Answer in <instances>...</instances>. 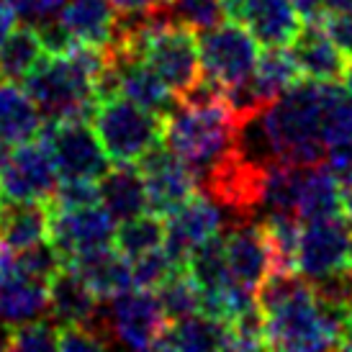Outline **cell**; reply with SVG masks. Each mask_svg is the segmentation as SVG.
<instances>
[{
	"label": "cell",
	"instance_id": "cell-49",
	"mask_svg": "<svg viewBox=\"0 0 352 352\" xmlns=\"http://www.w3.org/2000/svg\"><path fill=\"white\" fill-rule=\"evenodd\" d=\"M344 273H347V278H350V283H352V245H350V257H347V267H344Z\"/></svg>",
	"mask_w": 352,
	"mask_h": 352
},
{
	"label": "cell",
	"instance_id": "cell-28",
	"mask_svg": "<svg viewBox=\"0 0 352 352\" xmlns=\"http://www.w3.org/2000/svg\"><path fill=\"white\" fill-rule=\"evenodd\" d=\"M301 78L303 75L298 65H296L291 50L288 47H270V50H265L260 54L250 82H252V88L257 90V96L265 103H273L283 90H288Z\"/></svg>",
	"mask_w": 352,
	"mask_h": 352
},
{
	"label": "cell",
	"instance_id": "cell-25",
	"mask_svg": "<svg viewBox=\"0 0 352 352\" xmlns=\"http://www.w3.org/2000/svg\"><path fill=\"white\" fill-rule=\"evenodd\" d=\"M59 19L78 44L108 50L113 41L116 8L111 0H67Z\"/></svg>",
	"mask_w": 352,
	"mask_h": 352
},
{
	"label": "cell",
	"instance_id": "cell-18",
	"mask_svg": "<svg viewBox=\"0 0 352 352\" xmlns=\"http://www.w3.org/2000/svg\"><path fill=\"white\" fill-rule=\"evenodd\" d=\"M303 175H306V165L270 162V165L265 167L263 186H260V204H257V216L254 219L257 221L298 219Z\"/></svg>",
	"mask_w": 352,
	"mask_h": 352
},
{
	"label": "cell",
	"instance_id": "cell-13",
	"mask_svg": "<svg viewBox=\"0 0 352 352\" xmlns=\"http://www.w3.org/2000/svg\"><path fill=\"white\" fill-rule=\"evenodd\" d=\"M224 239L229 280L257 296L260 283L275 270L273 242L267 236L265 224L257 219L232 221L224 229Z\"/></svg>",
	"mask_w": 352,
	"mask_h": 352
},
{
	"label": "cell",
	"instance_id": "cell-38",
	"mask_svg": "<svg viewBox=\"0 0 352 352\" xmlns=\"http://www.w3.org/2000/svg\"><path fill=\"white\" fill-rule=\"evenodd\" d=\"M50 204H52V206H59V208H80V206L100 204L98 180H80V177H62Z\"/></svg>",
	"mask_w": 352,
	"mask_h": 352
},
{
	"label": "cell",
	"instance_id": "cell-39",
	"mask_svg": "<svg viewBox=\"0 0 352 352\" xmlns=\"http://www.w3.org/2000/svg\"><path fill=\"white\" fill-rule=\"evenodd\" d=\"M57 350L62 352H98L106 350V342L98 334H93L85 324H67L59 327V344Z\"/></svg>",
	"mask_w": 352,
	"mask_h": 352
},
{
	"label": "cell",
	"instance_id": "cell-9",
	"mask_svg": "<svg viewBox=\"0 0 352 352\" xmlns=\"http://www.w3.org/2000/svg\"><path fill=\"white\" fill-rule=\"evenodd\" d=\"M108 332L113 344L134 350H155L160 334L165 332L167 316L152 288H129L113 298H100Z\"/></svg>",
	"mask_w": 352,
	"mask_h": 352
},
{
	"label": "cell",
	"instance_id": "cell-14",
	"mask_svg": "<svg viewBox=\"0 0 352 352\" xmlns=\"http://www.w3.org/2000/svg\"><path fill=\"white\" fill-rule=\"evenodd\" d=\"M224 224H232V219L214 198L206 193H196L188 198L177 211L165 216V250L175 260L177 267H186L188 254L204 239L219 234Z\"/></svg>",
	"mask_w": 352,
	"mask_h": 352
},
{
	"label": "cell",
	"instance_id": "cell-20",
	"mask_svg": "<svg viewBox=\"0 0 352 352\" xmlns=\"http://www.w3.org/2000/svg\"><path fill=\"white\" fill-rule=\"evenodd\" d=\"M47 291H50V319L57 327L85 324L100 301L88 280L69 265H65L47 283Z\"/></svg>",
	"mask_w": 352,
	"mask_h": 352
},
{
	"label": "cell",
	"instance_id": "cell-3",
	"mask_svg": "<svg viewBox=\"0 0 352 352\" xmlns=\"http://www.w3.org/2000/svg\"><path fill=\"white\" fill-rule=\"evenodd\" d=\"M263 126L280 162L322 165L327 155L322 134V82L298 80L263 111Z\"/></svg>",
	"mask_w": 352,
	"mask_h": 352
},
{
	"label": "cell",
	"instance_id": "cell-48",
	"mask_svg": "<svg viewBox=\"0 0 352 352\" xmlns=\"http://www.w3.org/2000/svg\"><path fill=\"white\" fill-rule=\"evenodd\" d=\"M344 90L352 96V62H347V69H344Z\"/></svg>",
	"mask_w": 352,
	"mask_h": 352
},
{
	"label": "cell",
	"instance_id": "cell-23",
	"mask_svg": "<svg viewBox=\"0 0 352 352\" xmlns=\"http://www.w3.org/2000/svg\"><path fill=\"white\" fill-rule=\"evenodd\" d=\"M41 129H44V116L39 106L21 85H16L13 80H6L0 85V137L10 147H19L39 139Z\"/></svg>",
	"mask_w": 352,
	"mask_h": 352
},
{
	"label": "cell",
	"instance_id": "cell-27",
	"mask_svg": "<svg viewBox=\"0 0 352 352\" xmlns=\"http://www.w3.org/2000/svg\"><path fill=\"white\" fill-rule=\"evenodd\" d=\"M342 216V188L334 173L324 165H309L303 175L301 204H298V219L314 221V219H329Z\"/></svg>",
	"mask_w": 352,
	"mask_h": 352
},
{
	"label": "cell",
	"instance_id": "cell-6",
	"mask_svg": "<svg viewBox=\"0 0 352 352\" xmlns=\"http://www.w3.org/2000/svg\"><path fill=\"white\" fill-rule=\"evenodd\" d=\"M139 57L165 80V85L175 93L177 100L204 75L196 31L186 29L175 21L152 31L139 47Z\"/></svg>",
	"mask_w": 352,
	"mask_h": 352
},
{
	"label": "cell",
	"instance_id": "cell-2",
	"mask_svg": "<svg viewBox=\"0 0 352 352\" xmlns=\"http://www.w3.org/2000/svg\"><path fill=\"white\" fill-rule=\"evenodd\" d=\"M239 118L226 103V96L214 103L177 100L175 111L165 118V144L186 160L196 183L211 175L236 149Z\"/></svg>",
	"mask_w": 352,
	"mask_h": 352
},
{
	"label": "cell",
	"instance_id": "cell-46",
	"mask_svg": "<svg viewBox=\"0 0 352 352\" xmlns=\"http://www.w3.org/2000/svg\"><path fill=\"white\" fill-rule=\"evenodd\" d=\"M324 3H327V10H340L352 6V0H324Z\"/></svg>",
	"mask_w": 352,
	"mask_h": 352
},
{
	"label": "cell",
	"instance_id": "cell-29",
	"mask_svg": "<svg viewBox=\"0 0 352 352\" xmlns=\"http://www.w3.org/2000/svg\"><path fill=\"white\" fill-rule=\"evenodd\" d=\"M186 270L196 280L201 294H214V291H221L229 285L224 229L193 247V252L188 254L186 260Z\"/></svg>",
	"mask_w": 352,
	"mask_h": 352
},
{
	"label": "cell",
	"instance_id": "cell-21",
	"mask_svg": "<svg viewBox=\"0 0 352 352\" xmlns=\"http://www.w3.org/2000/svg\"><path fill=\"white\" fill-rule=\"evenodd\" d=\"M69 267H75L88 285L96 291L98 298H113L134 288V275H131V260L121 254L116 247H98L85 254H78Z\"/></svg>",
	"mask_w": 352,
	"mask_h": 352
},
{
	"label": "cell",
	"instance_id": "cell-24",
	"mask_svg": "<svg viewBox=\"0 0 352 352\" xmlns=\"http://www.w3.org/2000/svg\"><path fill=\"white\" fill-rule=\"evenodd\" d=\"M229 334L226 322H219L206 314H193L186 319L167 322L165 332L160 334L155 350L170 352H206V350H226Z\"/></svg>",
	"mask_w": 352,
	"mask_h": 352
},
{
	"label": "cell",
	"instance_id": "cell-17",
	"mask_svg": "<svg viewBox=\"0 0 352 352\" xmlns=\"http://www.w3.org/2000/svg\"><path fill=\"white\" fill-rule=\"evenodd\" d=\"M44 316H50L47 283L26 275L16 263V267L0 275V324L13 329Z\"/></svg>",
	"mask_w": 352,
	"mask_h": 352
},
{
	"label": "cell",
	"instance_id": "cell-45",
	"mask_svg": "<svg viewBox=\"0 0 352 352\" xmlns=\"http://www.w3.org/2000/svg\"><path fill=\"white\" fill-rule=\"evenodd\" d=\"M340 350H352V311L347 316V324H344L342 332V342H340Z\"/></svg>",
	"mask_w": 352,
	"mask_h": 352
},
{
	"label": "cell",
	"instance_id": "cell-40",
	"mask_svg": "<svg viewBox=\"0 0 352 352\" xmlns=\"http://www.w3.org/2000/svg\"><path fill=\"white\" fill-rule=\"evenodd\" d=\"M36 31H39V39H41V47L47 54H67L78 41L75 36L69 34V29L62 23V19H50V21H41L36 23Z\"/></svg>",
	"mask_w": 352,
	"mask_h": 352
},
{
	"label": "cell",
	"instance_id": "cell-33",
	"mask_svg": "<svg viewBox=\"0 0 352 352\" xmlns=\"http://www.w3.org/2000/svg\"><path fill=\"white\" fill-rule=\"evenodd\" d=\"M157 298L165 309L167 322L175 319H186L193 314H201V288L196 285V280L188 275L186 267H180L175 273L165 278L162 283L155 288Z\"/></svg>",
	"mask_w": 352,
	"mask_h": 352
},
{
	"label": "cell",
	"instance_id": "cell-34",
	"mask_svg": "<svg viewBox=\"0 0 352 352\" xmlns=\"http://www.w3.org/2000/svg\"><path fill=\"white\" fill-rule=\"evenodd\" d=\"M170 16L175 23L196 34L216 29L219 23L229 19L224 0H170Z\"/></svg>",
	"mask_w": 352,
	"mask_h": 352
},
{
	"label": "cell",
	"instance_id": "cell-36",
	"mask_svg": "<svg viewBox=\"0 0 352 352\" xmlns=\"http://www.w3.org/2000/svg\"><path fill=\"white\" fill-rule=\"evenodd\" d=\"M180 270L175 265V260L167 254L165 245L157 247V250H149V252L139 254L131 260V275H134V288H152L155 291L157 285L162 283L165 278Z\"/></svg>",
	"mask_w": 352,
	"mask_h": 352
},
{
	"label": "cell",
	"instance_id": "cell-31",
	"mask_svg": "<svg viewBox=\"0 0 352 352\" xmlns=\"http://www.w3.org/2000/svg\"><path fill=\"white\" fill-rule=\"evenodd\" d=\"M162 245H165V219L152 211L131 216L126 221H118L116 234H113V247L121 254H126L129 260Z\"/></svg>",
	"mask_w": 352,
	"mask_h": 352
},
{
	"label": "cell",
	"instance_id": "cell-4",
	"mask_svg": "<svg viewBox=\"0 0 352 352\" xmlns=\"http://www.w3.org/2000/svg\"><path fill=\"white\" fill-rule=\"evenodd\" d=\"M90 124L116 165H137L155 144L165 142V121L124 96L98 100Z\"/></svg>",
	"mask_w": 352,
	"mask_h": 352
},
{
	"label": "cell",
	"instance_id": "cell-12",
	"mask_svg": "<svg viewBox=\"0 0 352 352\" xmlns=\"http://www.w3.org/2000/svg\"><path fill=\"white\" fill-rule=\"evenodd\" d=\"M147 188V206L157 216H170L198 193V183L186 160L160 142L137 162Z\"/></svg>",
	"mask_w": 352,
	"mask_h": 352
},
{
	"label": "cell",
	"instance_id": "cell-15",
	"mask_svg": "<svg viewBox=\"0 0 352 352\" xmlns=\"http://www.w3.org/2000/svg\"><path fill=\"white\" fill-rule=\"evenodd\" d=\"M111 67L118 80V96L129 98L131 103L147 108L165 121L177 106V96L165 85V80L157 75L142 57L126 54V52H108Z\"/></svg>",
	"mask_w": 352,
	"mask_h": 352
},
{
	"label": "cell",
	"instance_id": "cell-5",
	"mask_svg": "<svg viewBox=\"0 0 352 352\" xmlns=\"http://www.w3.org/2000/svg\"><path fill=\"white\" fill-rule=\"evenodd\" d=\"M41 142L47 144L54 167L62 177L100 180L111 170V157L100 144L90 118H57L44 121Z\"/></svg>",
	"mask_w": 352,
	"mask_h": 352
},
{
	"label": "cell",
	"instance_id": "cell-43",
	"mask_svg": "<svg viewBox=\"0 0 352 352\" xmlns=\"http://www.w3.org/2000/svg\"><path fill=\"white\" fill-rule=\"evenodd\" d=\"M116 13H149L165 8L170 0H111Z\"/></svg>",
	"mask_w": 352,
	"mask_h": 352
},
{
	"label": "cell",
	"instance_id": "cell-11",
	"mask_svg": "<svg viewBox=\"0 0 352 352\" xmlns=\"http://www.w3.org/2000/svg\"><path fill=\"white\" fill-rule=\"evenodd\" d=\"M116 219L108 214L103 204L59 208L50 204V242L57 247L65 265L78 254L113 245Z\"/></svg>",
	"mask_w": 352,
	"mask_h": 352
},
{
	"label": "cell",
	"instance_id": "cell-10",
	"mask_svg": "<svg viewBox=\"0 0 352 352\" xmlns=\"http://www.w3.org/2000/svg\"><path fill=\"white\" fill-rule=\"evenodd\" d=\"M59 186V173L44 142L19 144L0 167V198L3 201H52Z\"/></svg>",
	"mask_w": 352,
	"mask_h": 352
},
{
	"label": "cell",
	"instance_id": "cell-32",
	"mask_svg": "<svg viewBox=\"0 0 352 352\" xmlns=\"http://www.w3.org/2000/svg\"><path fill=\"white\" fill-rule=\"evenodd\" d=\"M322 134L327 147L352 142V96L337 82H322Z\"/></svg>",
	"mask_w": 352,
	"mask_h": 352
},
{
	"label": "cell",
	"instance_id": "cell-26",
	"mask_svg": "<svg viewBox=\"0 0 352 352\" xmlns=\"http://www.w3.org/2000/svg\"><path fill=\"white\" fill-rule=\"evenodd\" d=\"M100 204L116 221H126L131 216L144 214L147 206V188L137 165L111 167L98 180Z\"/></svg>",
	"mask_w": 352,
	"mask_h": 352
},
{
	"label": "cell",
	"instance_id": "cell-7",
	"mask_svg": "<svg viewBox=\"0 0 352 352\" xmlns=\"http://www.w3.org/2000/svg\"><path fill=\"white\" fill-rule=\"evenodd\" d=\"M198 52L204 75L214 78L224 88L252 78L257 59H260V41L252 31L239 21H224L216 29L198 34Z\"/></svg>",
	"mask_w": 352,
	"mask_h": 352
},
{
	"label": "cell",
	"instance_id": "cell-42",
	"mask_svg": "<svg viewBox=\"0 0 352 352\" xmlns=\"http://www.w3.org/2000/svg\"><path fill=\"white\" fill-rule=\"evenodd\" d=\"M324 29L329 31V36L334 39V44L340 50L352 57V6L350 8H340V10H327L324 16Z\"/></svg>",
	"mask_w": 352,
	"mask_h": 352
},
{
	"label": "cell",
	"instance_id": "cell-1",
	"mask_svg": "<svg viewBox=\"0 0 352 352\" xmlns=\"http://www.w3.org/2000/svg\"><path fill=\"white\" fill-rule=\"evenodd\" d=\"M270 350H334L311 283L296 270H273L257 288Z\"/></svg>",
	"mask_w": 352,
	"mask_h": 352
},
{
	"label": "cell",
	"instance_id": "cell-37",
	"mask_svg": "<svg viewBox=\"0 0 352 352\" xmlns=\"http://www.w3.org/2000/svg\"><path fill=\"white\" fill-rule=\"evenodd\" d=\"M16 263H19V267L23 273L41 280V283H50L52 278L65 267L62 254L57 252V247L52 245L50 239H44L39 245L29 247V250L16 252Z\"/></svg>",
	"mask_w": 352,
	"mask_h": 352
},
{
	"label": "cell",
	"instance_id": "cell-44",
	"mask_svg": "<svg viewBox=\"0 0 352 352\" xmlns=\"http://www.w3.org/2000/svg\"><path fill=\"white\" fill-rule=\"evenodd\" d=\"M16 10H13V6H10L8 0H0V44L6 41V36H8L10 31L16 29Z\"/></svg>",
	"mask_w": 352,
	"mask_h": 352
},
{
	"label": "cell",
	"instance_id": "cell-30",
	"mask_svg": "<svg viewBox=\"0 0 352 352\" xmlns=\"http://www.w3.org/2000/svg\"><path fill=\"white\" fill-rule=\"evenodd\" d=\"M44 54L47 52L41 47L36 26L31 23L16 26L0 44V75L13 82H23V78L39 65Z\"/></svg>",
	"mask_w": 352,
	"mask_h": 352
},
{
	"label": "cell",
	"instance_id": "cell-41",
	"mask_svg": "<svg viewBox=\"0 0 352 352\" xmlns=\"http://www.w3.org/2000/svg\"><path fill=\"white\" fill-rule=\"evenodd\" d=\"M8 3L13 6L16 16L31 26H36L41 21L57 19L62 8L67 6V0H8Z\"/></svg>",
	"mask_w": 352,
	"mask_h": 352
},
{
	"label": "cell",
	"instance_id": "cell-19",
	"mask_svg": "<svg viewBox=\"0 0 352 352\" xmlns=\"http://www.w3.org/2000/svg\"><path fill=\"white\" fill-rule=\"evenodd\" d=\"M239 23L252 31V36L265 50L288 47L301 29V16L294 0H247Z\"/></svg>",
	"mask_w": 352,
	"mask_h": 352
},
{
	"label": "cell",
	"instance_id": "cell-35",
	"mask_svg": "<svg viewBox=\"0 0 352 352\" xmlns=\"http://www.w3.org/2000/svg\"><path fill=\"white\" fill-rule=\"evenodd\" d=\"M59 344V327L52 319H36V322H26L21 327L8 329V340H6V350L16 352H47L57 350Z\"/></svg>",
	"mask_w": 352,
	"mask_h": 352
},
{
	"label": "cell",
	"instance_id": "cell-8",
	"mask_svg": "<svg viewBox=\"0 0 352 352\" xmlns=\"http://www.w3.org/2000/svg\"><path fill=\"white\" fill-rule=\"evenodd\" d=\"M352 245V221L344 216L301 221L296 247V273L309 283H322L344 273Z\"/></svg>",
	"mask_w": 352,
	"mask_h": 352
},
{
	"label": "cell",
	"instance_id": "cell-16",
	"mask_svg": "<svg viewBox=\"0 0 352 352\" xmlns=\"http://www.w3.org/2000/svg\"><path fill=\"white\" fill-rule=\"evenodd\" d=\"M288 50L294 54L303 78L316 80V82L342 80L347 62H350L347 54L334 44L322 21H303L294 41L288 44Z\"/></svg>",
	"mask_w": 352,
	"mask_h": 352
},
{
	"label": "cell",
	"instance_id": "cell-50",
	"mask_svg": "<svg viewBox=\"0 0 352 352\" xmlns=\"http://www.w3.org/2000/svg\"><path fill=\"white\" fill-rule=\"evenodd\" d=\"M0 78H3V75H0Z\"/></svg>",
	"mask_w": 352,
	"mask_h": 352
},
{
	"label": "cell",
	"instance_id": "cell-47",
	"mask_svg": "<svg viewBox=\"0 0 352 352\" xmlns=\"http://www.w3.org/2000/svg\"><path fill=\"white\" fill-rule=\"evenodd\" d=\"M8 155H10V144L6 142V139L0 137V167L6 165V160H8Z\"/></svg>",
	"mask_w": 352,
	"mask_h": 352
},
{
	"label": "cell",
	"instance_id": "cell-22",
	"mask_svg": "<svg viewBox=\"0 0 352 352\" xmlns=\"http://www.w3.org/2000/svg\"><path fill=\"white\" fill-rule=\"evenodd\" d=\"M50 239V201H3L0 211V242L13 252L29 250Z\"/></svg>",
	"mask_w": 352,
	"mask_h": 352
}]
</instances>
